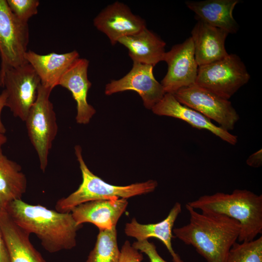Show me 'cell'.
Returning <instances> with one entry per match:
<instances>
[{
	"mask_svg": "<svg viewBox=\"0 0 262 262\" xmlns=\"http://www.w3.org/2000/svg\"><path fill=\"white\" fill-rule=\"evenodd\" d=\"M25 58L39 77L41 84L52 90L58 85L65 72L80 56L75 50L64 53L52 52L45 55L29 50Z\"/></svg>",
	"mask_w": 262,
	"mask_h": 262,
	"instance_id": "cell-18",
	"label": "cell"
},
{
	"mask_svg": "<svg viewBox=\"0 0 262 262\" xmlns=\"http://www.w3.org/2000/svg\"><path fill=\"white\" fill-rule=\"evenodd\" d=\"M0 228L8 249L10 262H47L30 241L28 232L0 208Z\"/></svg>",
	"mask_w": 262,
	"mask_h": 262,
	"instance_id": "cell-17",
	"label": "cell"
},
{
	"mask_svg": "<svg viewBox=\"0 0 262 262\" xmlns=\"http://www.w3.org/2000/svg\"><path fill=\"white\" fill-rule=\"evenodd\" d=\"M4 209L19 227L35 234L48 252L55 253L76 246L77 232L82 225L76 223L70 212L60 213L22 199L10 202Z\"/></svg>",
	"mask_w": 262,
	"mask_h": 262,
	"instance_id": "cell-2",
	"label": "cell"
},
{
	"mask_svg": "<svg viewBox=\"0 0 262 262\" xmlns=\"http://www.w3.org/2000/svg\"><path fill=\"white\" fill-rule=\"evenodd\" d=\"M27 179L21 166L8 159L0 147V208L21 199L27 189Z\"/></svg>",
	"mask_w": 262,
	"mask_h": 262,
	"instance_id": "cell-22",
	"label": "cell"
},
{
	"mask_svg": "<svg viewBox=\"0 0 262 262\" xmlns=\"http://www.w3.org/2000/svg\"><path fill=\"white\" fill-rule=\"evenodd\" d=\"M226 262H262V237L250 241L236 242Z\"/></svg>",
	"mask_w": 262,
	"mask_h": 262,
	"instance_id": "cell-24",
	"label": "cell"
},
{
	"mask_svg": "<svg viewBox=\"0 0 262 262\" xmlns=\"http://www.w3.org/2000/svg\"><path fill=\"white\" fill-rule=\"evenodd\" d=\"M186 225L173 229L174 236L193 246L207 262H226L230 250L238 241L240 226L226 216L198 213L187 203Z\"/></svg>",
	"mask_w": 262,
	"mask_h": 262,
	"instance_id": "cell-1",
	"label": "cell"
},
{
	"mask_svg": "<svg viewBox=\"0 0 262 262\" xmlns=\"http://www.w3.org/2000/svg\"><path fill=\"white\" fill-rule=\"evenodd\" d=\"M163 61L168 66L161 83L165 93L173 94L182 88L196 84L198 66L191 36L165 52Z\"/></svg>",
	"mask_w": 262,
	"mask_h": 262,
	"instance_id": "cell-10",
	"label": "cell"
},
{
	"mask_svg": "<svg viewBox=\"0 0 262 262\" xmlns=\"http://www.w3.org/2000/svg\"><path fill=\"white\" fill-rule=\"evenodd\" d=\"M132 246L148 257L150 262H167L159 254L155 245L148 240L134 242Z\"/></svg>",
	"mask_w": 262,
	"mask_h": 262,
	"instance_id": "cell-26",
	"label": "cell"
},
{
	"mask_svg": "<svg viewBox=\"0 0 262 262\" xmlns=\"http://www.w3.org/2000/svg\"><path fill=\"white\" fill-rule=\"evenodd\" d=\"M29 41L28 23L15 16L6 0H0V81L7 70L27 63Z\"/></svg>",
	"mask_w": 262,
	"mask_h": 262,
	"instance_id": "cell-7",
	"label": "cell"
},
{
	"mask_svg": "<svg viewBox=\"0 0 262 262\" xmlns=\"http://www.w3.org/2000/svg\"><path fill=\"white\" fill-rule=\"evenodd\" d=\"M246 164L254 168L260 167L262 165V149L252 154L246 160Z\"/></svg>",
	"mask_w": 262,
	"mask_h": 262,
	"instance_id": "cell-28",
	"label": "cell"
},
{
	"mask_svg": "<svg viewBox=\"0 0 262 262\" xmlns=\"http://www.w3.org/2000/svg\"><path fill=\"white\" fill-rule=\"evenodd\" d=\"M52 90L40 85L36 100L24 121L43 172L47 166L49 152L58 131L56 114L49 100Z\"/></svg>",
	"mask_w": 262,
	"mask_h": 262,
	"instance_id": "cell-5",
	"label": "cell"
},
{
	"mask_svg": "<svg viewBox=\"0 0 262 262\" xmlns=\"http://www.w3.org/2000/svg\"><path fill=\"white\" fill-rule=\"evenodd\" d=\"M172 94L181 104L214 120L228 131L234 129L239 119V115L229 100L196 84L182 88Z\"/></svg>",
	"mask_w": 262,
	"mask_h": 262,
	"instance_id": "cell-9",
	"label": "cell"
},
{
	"mask_svg": "<svg viewBox=\"0 0 262 262\" xmlns=\"http://www.w3.org/2000/svg\"><path fill=\"white\" fill-rule=\"evenodd\" d=\"M191 31L195 59L198 66L220 60L229 55L225 41L229 33L199 19Z\"/></svg>",
	"mask_w": 262,
	"mask_h": 262,
	"instance_id": "cell-16",
	"label": "cell"
},
{
	"mask_svg": "<svg viewBox=\"0 0 262 262\" xmlns=\"http://www.w3.org/2000/svg\"><path fill=\"white\" fill-rule=\"evenodd\" d=\"M128 204L127 199L124 198L93 200L74 207L70 213L79 225L90 223L99 229H110L116 227Z\"/></svg>",
	"mask_w": 262,
	"mask_h": 262,
	"instance_id": "cell-15",
	"label": "cell"
},
{
	"mask_svg": "<svg viewBox=\"0 0 262 262\" xmlns=\"http://www.w3.org/2000/svg\"><path fill=\"white\" fill-rule=\"evenodd\" d=\"M239 0H206L186 1L187 7L196 14V19L212 26L223 29L229 33H235L239 25L233 16V11Z\"/></svg>",
	"mask_w": 262,
	"mask_h": 262,
	"instance_id": "cell-20",
	"label": "cell"
},
{
	"mask_svg": "<svg viewBox=\"0 0 262 262\" xmlns=\"http://www.w3.org/2000/svg\"><path fill=\"white\" fill-rule=\"evenodd\" d=\"M118 43L128 49L133 62L154 66L164 60L165 43L147 28L120 38Z\"/></svg>",
	"mask_w": 262,
	"mask_h": 262,
	"instance_id": "cell-21",
	"label": "cell"
},
{
	"mask_svg": "<svg viewBox=\"0 0 262 262\" xmlns=\"http://www.w3.org/2000/svg\"><path fill=\"white\" fill-rule=\"evenodd\" d=\"M75 152L82 172V182L79 188L66 197L59 199L55 210L70 213L75 207L90 201L113 198L127 199L154 191L158 186L154 180H148L126 186L109 184L94 174L85 164L80 146L75 147Z\"/></svg>",
	"mask_w": 262,
	"mask_h": 262,
	"instance_id": "cell-4",
	"label": "cell"
},
{
	"mask_svg": "<svg viewBox=\"0 0 262 262\" xmlns=\"http://www.w3.org/2000/svg\"><path fill=\"white\" fill-rule=\"evenodd\" d=\"M7 137L4 134H0V147H2L3 145L7 142Z\"/></svg>",
	"mask_w": 262,
	"mask_h": 262,
	"instance_id": "cell-31",
	"label": "cell"
},
{
	"mask_svg": "<svg viewBox=\"0 0 262 262\" xmlns=\"http://www.w3.org/2000/svg\"><path fill=\"white\" fill-rule=\"evenodd\" d=\"M7 98V93L5 90H3L0 95V134H5L6 129L3 125L1 118V114L2 109L5 107Z\"/></svg>",
	"mask_w": 262,
	"mask_h": 262,
	"instance_id": "cell-30",
	"label": "cell"
},
{
	"mask_svg": "<svg viewBox=\"0 0 262 262\" xmlns=\"http://www.w3.org/2000/svg\"><path fill=\"white\" fill-rule=\"evenodd\" d=\"M41 82L33 67L28 63L7 70L0 86L7 93L5 107L14 116L24 121L34 103Z\"/></svg>",
	"mask_w": 262,
	"mask_h": 262,
	"instance_id": "cell-8",
	"label": "cell"
},
{
	"mask_svg": "<svg viewBox=\"0 0 262 262\" xmlns=\"http://www.w3.org/2000/svg\"><path fill=\"white\" fill-rule=\"evenodd\" d=\"M181 212V205L177 202L170 210L166 217L162 221L154 224H142L135 218L126 224L125 234L135 238L137 241L147 240L149 238H156L160 240L165 246L170 254L173 262H184L175 252L172 245L173 228L174 223Z\"/></svg>",
	"mask_w": 262,
	"mask_h": 262,
	"instance_id": "cell-19",
	"label": "cell"
},
{
	"mask_svg": "<svg viewBox=\"0 0 262 262\" xmlns=\"http://www.w3.org/2000/svg\"><path fill=\"white\" fill-rule=\"evenodd\" d=\"M119 255L116 227L99 229L95 246L89 254L86 262H118Z\"/></svg>",
	"mask_w": 262,
	"mask_h": 262,
	"instance_id": "cell-23",
	"label": "cell"
},
{
	"mask_svg": "<svg viewBox=\"0 0 262 262\" xmlns=\"http://www.w3.org/2000/svg\"><path fill=\"white\" fill-rule=\"evenodd\" d=\"M89 62L85 58L76 60L61 77L58 85L69 90L77 104V123L86 124L96 113L87 101V95L92 83L88 78Z\"/></svg>",
	"mask_w": 262,
	"mask_h": 262,
	"instance_id": "cell-13",
	"label": "cell"
},
{
	"mask_svg": "<svg viewBox=\"0 0 262 262\" xmlns=\"http://www.w3.org/2000/svg\"><path fill=\"white\" fill-rule=\"evenodd\" d=\"M0 262H10L8 249L0 228Z\"/></svg>",
	"mask_w": 262,
	"mask_h": 262,
	"instance_id": "cell-29",
	"label": "cell"
},
{
	"mask_svg": "<svg viewBox=\"0 0 262 262\" xmlns=\"http://www.w3.org/2000/svg\"><path fill=\"white\" fill-rule=\"evenodd\" d=\"M153 67L133 62L132 68L126 75L119 80H111L106 85L105 94L109 96L127 90L134 91L141 97L144 106L151 110L165 94L161 83L154 77Z\"/></svg>",
	"mask_w": 262,
	"mask_h": 262,
	"instance_id": "cell-11",
	"label": "cell"
},
{
	"mask_svg": "<svg viewBox=\"0 0 262 262\" xmlns=\"http://www.w3.org/2000/svg\"><path fill=\"white\" fill-rule=\"evenodd\" d=\"M13 14L21 21L28 23L29 19L38 13V0H6Z\"/></svg>",
	"mask_w": 262,
	"mask_h": 262,
	"instance_id": "cell-25",
	"label": "cell"
},
{
	"mask_svg": "<svg viewBox=\"0 0 262 262\" xmlns=\"http://www.w3.org/2000/svg\"><path fill=\"white\" fill-rule=\"evenodd\" d=\"M187 204L201 212L226 216L240 224L239 242L255 239L262 232V195L246 189L205 195Z\"/></svg>",
	"mask_w": 262,
	"mask_h": 262,
	"instance_id": "cell-3",
	"label": "cell"
},
{
	"mask_svg": "<svg viewBox=\"0 0 262 262\" xmlns=\"http://www.w3.org/2000/svg\"><path fill=\"white\" fill-rule=\"evenodd\" d=\"M143 256L142 253L135 248L128 241L122 246L118 262H142Z\"/></svg>",
	"mask_w": 262,
	"mask_h": 262,
	"instance_id": "cell-27",
	"label": "cell"
},
{
	"mask_svg": "<svg viewBox=\"0 0 262 262\" xmlns=\"http://www.w3.org/2000/svg\"><path fill=\"white\" fill-rule=\"evenodd\" d=\"M250 78L241 58L229 54L220 60L198 66L196 84L229 100Z\"/></svg>",
	"mask_w": 262,
	"mask_h": 262,
	"instance_id": "cell-6",
	"label": "cell"
},
{
	"mask_svg": "<svg viewBox=\"0 0 262 262\" xmlns=\"http://www.w3.org/2000/svg\"><path fill=\"white\" fill-rule=\"evenodd\" d=\"M94 26L105 33L112 45L125 36L147 28L145 20L134 14L124 3L115 1L107 6L94 18Z\"/></svg>",
	"mask_w": 262,
	"mask_h": 262,
	"instance_id": "cell-12",
	"label": "cell"
},
{
	"mask_svg": "<svg viewBox=\"0 0 262 262\" xmlns=\"http://www.w3.org/2000/svg\"><path fill=\"white\" fill-rule=\"evenodd\" d=\"M151 110L155 115L176 118L194 128L207 130L230 145H235L238 142L236 135L215 125L198 112L181 104L172 94L165 93Z\"/></svg>",
	"mask_w": 262,
	"mask_h": 262,
	"instance_id": "cell-14",
	"label": "cell"
}]
</instances>
